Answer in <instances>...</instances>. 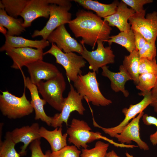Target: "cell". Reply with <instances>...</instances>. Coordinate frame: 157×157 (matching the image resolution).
Here are the masks:
<instances>
[{
	"mask_svg": "<svg viewBox=\"0 0 157 157\" xmlns=\"http://www.w3.org/2000/svg\"><path fill=\"white\" fill-rule=\"evenodd\" d=\"M23 21L21 19L10 16L4 8H0V25L8 29L6 35L12 36L18 35L25 31V28L23 26Z\"/></svg>",
	"mask_w": 157,
	"mask_h": 157,
	"instance_id": "24",
	"label": "cell"
},
{
	"mask_svg": "<svg viewBox=\"0 0 157 157\" xmlns=\"http://www.w3.org/2000/svg\"><path fill=\"white\" fill-rule=\"evenodd\" d=\"M106 157H120L119 156L114 150L107 152Z\"/></svg>",
	"mask_w": 157,
	"mask_h": 157,
	"instance_id": "39",
	"label": "cell"
},
{
	"mask_svg": "<svg viewBox=\"0 0 157 157\" xmlns=\"http://www.w3.org/2000/svg\"><path fill=\"white\" fill-rule=\"evenodd\" d=\"M139 72L140 75L151 73L157 76V63L156 59L150 60L145 58H140Z\"/></svg>",
	"mask_w": 157,
	"mask_h": 157,
	"instance_id": "32",
	"label": "cell"
},
{
	"mask_svg": "<svg viewBox=\"0 0 157 157\" xmlns=\"http://www.w3.org/2000/svg\"><path fill=\"white\" fill-rule=\"evenodd\" d=\"M76 38L81 37L84 44L94 49L98 40L106 42L109 39L112 28L108 23L92 12L81 10L76 17L68 24Z\"/></svg>",
	"mask_w": 157,
	"mask_h": 157,
	"instance_id": "1",
	"label": "cell"
},
{
	"mask_svg": "<svg viewBox=\"0 0 157 157\" xmlns=\"http://www.w3.org/2000/svg\"><path fill=\"white\" fill-rule=\"evenodd\" d=\"M20 16L24 19L23 26H30L32 22L40 17L48 18L49 16L48 0H28Z\"/></svg>",
	"mask_w": 157,
	"mask_h": 157,
	"instance_id": "15",
	"label": "cell"
},
{
	"mask_svg": "<svg viewBox=\"0 0 157 157\" xmlns=\"http://www.w3.org/2000/svg\"><path fill=\"white\" fill-rule=\"evenodd\" d=\"M143 123L146 125H153L157 128L156 131L151 134L149 136V140L153 145H157V118L148 115L147 114H144L142 117Z\"/></svg>",
	"mask_w": 157,
	"mask_h": 157,
	"instance_id": "36",
	"label": "cell"
},
{
	"mask_svg": "<svg viewBox=\"0 0 157 157\" xmlns=\"http://www.w3.org/2000/svg\"><path fill=\"white\" fill-rule=\"evenodd\" d=\"M151 102L150 105L153 107L157 114V80L155 86L151 91Z\"/></svg>",
	"mask_w": 157,
	"mask_h": 157,
	"instance_id": "38",
	"label": "cell"
},
{
	"mask_svg": "<svg viewBox=\"0 0 157 157\" xmlns=\"http://www.w3.org/2000/svg\"><path fill=\"white\" fill-rule=\"evenodd\" d=\"M73 83L74 87L79 94L94 105L106 106L112 103L101 92L96 72H89L85 75H79Z\"/></svg>",
	"mask_w": 157,
	"mask_h": 157,
	"instance_id": "2",
	"label": "cell"
},
{
	"mask_svg": "<svg viewBox=\"0 0 157 157\" xmlns=\"http://www.w3.org/2000/svg\"><path fill=\"white\" fill-rule=\"evenodd\" d=\"M4 44L0 48L1 51H5L9 48L30 47L38 49L45 48L49 45V42L47 40H32L22 37L12 36L6 35Z\"/></svg>",
	"mask_w": 157,
	"mask_h": 157,
	"instance_id": "21",
	"label": "cell"
},
{
	"mask_svg": "<svg viewBox=\"0 0 157 157\" xmlns=\"http://www.w3.org/2000/svg\"><path fill=\"white\" fill-rule=\"evenodd\" d=\"M40 128L39 124L36 122L30 126L16 128L10 132L11 138L16 144L19 142L23 143L19 153L21 156L26 155V149L29 144L36 140H40L41 137L39 133Z\"/></svg>",
	"mask_w": 157,
	"mask_h": 157,
	"instance_id": "17",
	"label": "cell"
},
{
	"mask_svg": "<svg viewBox=\"0 0 157 157\" xmlns=\"http://www.w3.org/2000/svg\"><path fill=\"white\" fill-rule=\"evenodd\" d=\"M36 86L39 92L47 103L61 112L65 99L63 93L66 87L62 73L60 72L56 76L45 82L41 81Z\"/></svg>",
	"mask_w": 157,
	"mask_h": 157,
	"instance_id": "4",
	"label": "cell"
},
{
	"mask_svg": "<svg viewBox=\"0 0 157 157\" xmlns=\"http://www.w3.org/2000/svg\"><path fill=\"white\" fill-rule=\"evenodd\" d=\"M106 42L110 46L113 43L124 47L130 53L136 49L133 31L131 28L127 31L120 32L118 34L110 36Z\"/></svg>",
	"mask_w": 157,
	"mask_h": 157,
	"instance_id": "26",
	"label": "cell"
},
{
	"mask_svg": "<svg viewBox=\"0 0 157 157\" xmlns=\"http://www.w3.org/2000/svg\"><path fill=\"white\" fill-rule=\"evenodd\" d=\"M138 51L140 58H145L150 60L156 59V49L155 42H147Z\"/></svg>",
	"mask_w": 157,
	"mask_h": 157,
	"instance_id": "33",
	"label": "cell"
},
{
	"mask_svg": "<svg viewBox=\"0 0 157 157\" xmlns=\"http://www.w3.org/2000/svg\"><path fill=\"white\" fill-rule=\"evenodd\" d=\"M49 42L56 46L65 53L76 52L81 55L83 50L81 44L71 37L65 24L59 26L52 32L47 38Z\"/></svg>",
	"mask_w": 157,
	"mask_h": 157,
	"instance_id": "13",
	"label": "cell"
},
{
	"mask_svg": "<svg viewBox=\"0 0 157 157\" xmlns=\"http://www.w3.org/2000/svg\"><path fill=\"white\" fill-rule=\"evenodd\" d=\"M29 148L31 152V157H51L50 151H47L45 154L43 153L40 140L37 139L32 142L30 144Z\"/></svg>",
	"mask_w": 157,
	"mask_h": 157,
	"instance_id": "35",
	"label": "cell"
},
{
	"mask_svg": "<svg viewBox=\"0 0 157 157\" xmlns=\"http://www.w3.org/2000/svg\"><path fill=\"white\" fill-rule=\"evenodd\" d=\"M0 110L2 115L10 119L20 118L29 115L34 109L26 98L25 90L22 95L18 97L8 91H1Z\"/></svg>",
	"mask_w": 157,
	"mask_h": 157,
	"instance_id": "3",
	"label": "cell"
},
{
	"mask_svg": "<svg viewBox=\"0 0 157 157\" xmlns=\"http://www.w3.org/2000/svg\"><path fill=\"white\" fill-rule=\"evenodd\" d=\"M5 140L0 142V157H20L15 149L16 144L12 139L10 131L6 133Z\"/></svg>",
	"mask_w": 157,
	"mask_h": 157,
	"instance_id": "29",
	"label": "cell"
},
{
	"mask_svg": "<svg viewBox=\"0 0 157 157\" xmlns=\"http://www.w3.org/2000/svg\"><path fill=\"white\" fill-rule=\"evenodd\" d=\"M109 146L108 143L98 141L93 148L82 149L80 157H106Z\"/></svg>",
	"mask_w": 157,
	"mask_h": 157,
	"instance_id": "30",
	"label": "cell"
},
{
	"mask_svg": "<svg viewBox=\"0 0 157 157\" xmlns=\"http://www.w3.org/2000/svg\"><path fill=\"white\" fill-rule=\"evenodd\" d=\"M28 0H2L5 10L8 15L17 18L20 16Z\"/></svg>",
	"mask_w": 157,
	"mask_h": 157,
	"instance_id": "28",
	"label": "cell"
},
{
	"mask_svg": "<svg viewBox=\"0 0 157 157\" xmlns=\"http://www.w3.org/2000/svg\"><path fill=\"white\" fill-rule=\"evenodd\" d=\"M103 42L101 40H98L97 42V49L90 51L87 49L84 43L80 41L83 48L81 55L88 63L89 69L96 73H98L100 68L115 62V55L111 47H104Z\"/></svg>",
	"mask_w": 157,
	"mask_h": 157,
	"instance_id": "8",
	"label": "cell"
},
{
	"mask_svg": "<svg viewBox=\"0 0 157 157\" xmlns=\"http://www.w3.org/2000/svg\"><path fill=\"white\" fill-rule=\"evenodd\" d=\"M135 13L129 19L131 28L140 33L148 42H155L157 37V12Z\"/></svg>",
	"mask_w": 157,
	"mask_h": 157,
	"instance_id": "10",
	"label": "cell"
},
{
	"mask_svg": "<svg viewBox=\"0 0 157 157\" xmlns=\"http://www.w3.org/2000/svg\"><path fill=\"white\" fill-rule=\"evenodd\" d=\"M39 133L41 137L49 143L52 152L58 151L67 145V139L68 135L67 133L62 134V127L56 128L50 131L41 126Z\"/></svg>",
	"mask_w": 157,
	"mask_h": 157,
	"instance_id": "23",
	"label": "cell"
},
{
	"mask_svg": "<svg viewBox=\"0 0 157 157\" xmlns=\"http://www.w3.org/2000/svg\"><path fill=\"white\" fill-rule=\"evenodd\" d=\"M0 31L5 35H6L7 31L6 29L2 26L0 25Z\"/></svg>",
	"mask_w": 157,
	"mask_h": 157,
	"instance_id": "40",
	"label": "cell"
},
{
	"mask_svg": "<svg viewBox=\"0 0 157 157\" xmlns=\"http://www.w3.org/2000/svg\"><path fill=\"white\" fill-rule=\"evenodd\" d=\"M22 74L24 86L30 92L31 98V104L35 112V119H40L48 126H51L52 117L48 116L44 110V106L47 102L44 99L40 98L37 86L31 82L29 78L26 77L23 73Z\"/></svg>",
	"mask_w": 157,
	"mask_h": 157,
	"instance_id": "18",
	"label": "cell"
},
{
	"mask_svg": "<svg viewBox=\"0 0 157 157\" xmlns=\"http://www.w3.org/2000/svg\"><path fill=\"white\" fill-rule=\"evenodd\" d=\"M5 51L13 61L11 67L16 69L21 70L24 66L43 60L44 56L43 49L30 47L9 48Z\"/></svg>",
	"mask_w": 157,
	"mask_h": 157,
	"instance_id": "12",
	"label": "cell"
},
{
	"mask_svg": "<svg viewBox=\"0 0 157 157\" xmlns=\"http://www.w3.org/2000/svg\"><path fill=\"white\" fill-rule=\"evenodd\" d=\"M133 31L136 49L139 51L148 42L144 37L139 32Z\"/></svg>",
	"mask_w": 157,
	"mask_h": 157,
	"instance_id": "37",
	"label": "cell"
},
{
	"mask_svg": "<svg viewBox=\"0 0 157 157\" xmlns=\"http://www.w3.org/2000/svg\"><path fill=\"white\" fill-rule=\"evenodd\" d=\"M102 76L107 77L110 81V87L112 90L116 92H121L124 96L128 97L129 92L125 89L126 82L132 79L122 65L120 66L119 72H113L110 71L106 66L101 68Z\"/></svg>",
	"mask_w": 157,
	"mask_h": 157,
	"instance_id": "20",
	"label": "cell"
},
{
	"mask_svg": "<svg viewBox=\"0 0 157 157\" xmlns=\"http://www.w3.org/2000/svg\"><path fill=\"white\" fill-rule=\"evenodd\" d=\"M31 82L36 85L42 80H48L56 76L60 72L54 65L43 60H38L26 66Z\"/></svg>",
	"mask_w": 157,
	"mask_h": 157,
	"instance_id": "16",
	"label": "cell"
},
{
	"mask_svg": "<svg viewBox=\"0 0 157 157\" xmlns=\"http://www.w3.org/2000/svg\"><path fill=\"white\" fill-rule=\"evenodd\" d=\"M91 130V128L85 122L73 118L66 131L69 135L68 141L78 149L81 147L87 148L89 147L87 144L103 137L100 132Z\"/></svg>",
	"mask_w": 157,
	"mask_h": 157,
	"instance_id": "6",
	"label": "cell"
},
{
	"mask_svg": "<svg viewBox=\"0 0 157 157\" xmlns=\"http://www.w3.org/2000/svg\"><path fill=\"white\" fill-rule=\"evenodd\" d=\"M144 114L143 111L140 113L123 128L119 133L116 135L114 137L121 144H130L133 141L137 144L140 149L149 150V146L141 139L140 136L139 123Z\"/></svg>",
	"mask_w": 157,
	"mask_h": 157,
	"instance_id": "14",
	"label": "cell"
},
{
	"mask_svg": "<svg viewBox=\"0 0 157 157\" xmlns=\"http://www.w3.org/2000/svg\"><path fill=\"white\" fill-rule=\"evenodd\" d=\"M47 54L53 56L56 58V63L64 67L69 81L74 82L79 75L82 74L81 69L85 66L86 63L81 55H77L73 52L64 53L55 43H51L50 49L44 52L43 55Z\"/></svg>",
	"mask_w": 157,
	"mask_h": 157,
	"instance_id": "5",
	"label": "cell"
},
{
	"mask_svg": "<svg viewBox=\"0 0 157 157\" xmlns=\"http://www.w3.org/2000/svg\"><path fill=\"white\" fill-rule=\"evenodd\" d=\"M143 99L140 102L135 104L130 105L128 108H125L122 110V112L124 115L125 118L118 125L110 128H105L100 126L95 122L94 125L96 127L101 129L105 133L112 137L119 134L123 128L126 126L131 120L135 117L138 114L143 111L151 102V93L144 96Z\"/></svg>",
	"mask_w": 157,
	"mask_h": 157,
	"instance_id": "11",
	"label": "cell"
},
{
	"mask_svg": "<svg viewBox=\"0 0 157 157\" xmlns=\"http://www.w3.org/2000/svg\"><path fill=\"white\" fill-rule=\"evenodd\" d=\"M70 91L67 97L65 98L60 113H56L52 117L51 126L55 128L62 127L63 122L67 126L68 120L72 112L76 111L80 115H83L85 110L82 102L83 97L70 83Z\"/></svg>",
	"mask_w": 157,
	"mask_h": 157,
	"instance_id": "7",
	"label": "cell"
},
{
	"mask_svg": "<svg viewBox=\"0 0 157 157\" xmlns=\"http://www.w3.org/2000/svg\"><path fill=\"white\" fill-rule=\"evenodd\" d=\"M83 8L95 12L101 18H105L114 14L116 11L119 2L117 0L109 4L101 3L92 0H74Z\"/></svg>",
	"mask_w": 157,
	"mask_h": 157,
	"instance_id": "22",
	"label": "cell"
},
{
	"mask_svg": "<svg viewBox=\"0 0 157 157\" xmlns=\"http://www.w3.org/2000/svg\"><path fill=\"white\" fill-rule=\"evenodd\" d=\"M157 80V76L151 73H145L140 74L138 82L136 87L140 90V95L144 97L151 93L155 86Z\"/></svg>",
	"mask_w": 157,
	"mask_h": 157,
	"instance_id": "27",
	"label": "cell"
},
{
	"mask_svg": "<svg viewBox=\"0 0 157 157\" xmlns=\"http://www.w3.org/2000/svg\"><path fill=\"white\" fill-rule=\"evenodd\" d=\"M123 2L127 6H130L137 14L146 12V10L143 8V6L145 4L152 3V0H122Z\"/></svg>",
	"mask_w": 157,
	"mask_h": 157,
	"instance_id": "34",
	"label": "cell"
},
{
	"mask_svg": "<svg viewBox=\"0 0 157 157\" xmlns=\"http://www.w3.org/2000/svg\"><path fill=\"white\" fill-rule=\"evenodd\" d=\"M74 145H67L60 150L51 152V157H80L81 151Z\"/></svg>",
	"mask_w": 157,
	"mask_h": 157,
	"instance_id": "31",
	"label": "cell"
},
{
	"mask_svg": "<svg viewBox=\"0 0 157 157\" xmlns=\"http://www.w3.org/2000/svg\"><path fill=\"white\" fill-rule=\"evenodd\" d=\"M140 60L138 51L135 49L129 55L125 56L122 65L132 80L136 85L138 83L140 75L139 67Z\"/></svg>",
	"mask_w": 157,
	"mask_h": 157,
	"instance_id": "25",
	"label": "cell"
},
{
	"mask_svg": "<svg viewBox=\"0 0 157 157\" xmlns=\"http://www.w3.org/2000/svg\"><path fill=\"white\" fill-rule=\"evenodd\" d=\"M135 13L131 8L122 1L119 2L116 12L113 14L104 18L109 25L115 26L120 31H127L131 29V26L128 20Z\"/></svg>",
	"mask_w": 157,
	"mask_h": 157,
	"instance_id": "19",
	"label": "cell"
},
{
	"mask_svg": "<svg viewBox=\"0 0 157 157\" xmlns=\"http://www.w3.org/2000/svg\"><path fill=\"white\" fill-rule=\"evenodd\" d=\"M72 6H64L55 4L49 5V17L46 25L40 30H36L32 38L41 36L47 40L49 35L59 26L68 24L72 20V14L69 12Z\"/></svg>",
	"mask_w": 157,
	"mask_h": 157,
	"instance_id": "9",
	"label": "cell"
}]
</instances>
